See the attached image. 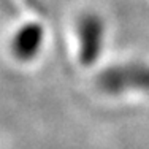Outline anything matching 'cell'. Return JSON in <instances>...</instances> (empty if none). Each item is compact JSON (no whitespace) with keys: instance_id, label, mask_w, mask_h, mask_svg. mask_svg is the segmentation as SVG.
<instances>
[{"instance_id":"7a4b0ae2","label":"cell","mask_w":149,"mask_h":149,"mask_svg":"<svg viewBox=\"0 0 149 149\" xmlns=\"http://www.w3.org/2000/svg\"><path fill=\"white\" fill-rule=\"evenodd\" d=\"M76 35L79 40V60L84 65L98 59L105 43V22L94 11L83 13L76 22Z\"/></svg>"},{"instance_id":"6da1fadb","label":"cell","mask_w":149,"mask_h":149,"mask_svg":"<svg viewBox=\"0 0 149 149\" xmlns=\"http://www.w3.org/2000/svg\"><path fill=\"white\" fill-rule=\"evenodd\" d=\"M98 84L105 92L119 94L127 89H141L149 92V65L124 63L108 68L98 78Z\"/></svg>"},{"instance_id":"3957f363","label":"cell","mask_w":149,"mask_h":149,"mask_svg":"<svg viewBox=\"0 0 149 149\" xmlns=\"http://www.w3.org/2000/svg\"><path fill=\"white\" fill-rule=\"evenodd\" d=\"M43 45V29L37 24L24 26L11 40V52L21 62L35 59Z\"/></svg>"}]
</instances>
